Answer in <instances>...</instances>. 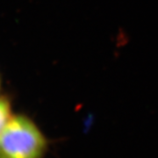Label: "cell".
I'll list each match as a JSON object with an SVG mask.
<instances>
[{"mask_svg": "<svg viewBox=\"0 0 158 158\" xmlns=\"http://www.w3.org/2000/svg\"><path fill=\"white\" fill-rule=\"evenodd\" d=\"M49 141L26 113H13L0 135V158H45Z\"/></svg>", "mask_w": 158, "mask_h": 158, "instance_id": "6da1fadb", "label": "cell"}, {"mask_svg": "<svg viewBox=\"0 0 158 158\" xmlns=\"http://www.w3.org/2000/svg\"><path fill=\"white\" fill-rule=\"evenodd\" d=\"M12 102L10 97L0 94V135L13 115Z\"/></svg>", "mask_w": 158, "mask_h": 158, "instance_id": "7a4b0ae2", "label": "cell"}, {"mask_svg": "<svg viewBox=\"0 0 158 158\" xmlns=\"http://www.w3.org/2000/svg\"><path fill=\"white\" fill-rule=\"evenodd\" d=\"M1 87H2V78H1V76H0V90H1Z\"/></svg>", "mask_w": 158, "mask_h": 158, "instance_id": "3957f363", "label": "cell"}]
</instances>
